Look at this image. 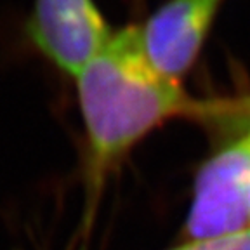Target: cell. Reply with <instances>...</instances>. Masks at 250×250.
I'll return each mask as SVG.
<instances>
[{"mask_svg":"<svg viewBox=\"0 0 250 250\" xmlns=\"http://www.w3.org/2000/svg\"><path fill=\"white\" fill-rule=\"evenodd\" d=\"M85 136L89 195L153 130L174 118L208 117L215 109L196 101L183 83L162 77L146 61L136 24L115 30L108 45L73 78Z\"/></svg>","mask_w":250,"mask_h":250,"instance_id":"obj_1","label":"cell"},{"mask_svg":"<svg viewBox=\"0 0 250 250\" xmlns=\"http://www.w3.org/2000/svg\"><path fill=\"white\" fill-rule=\"evenodd\" d=\"M167 250H196V249H195V243L186 240L184 243H179V245L172 247V249H167Z\"/></svg>","mask_w":250,"mask_h":250,"instance_id":"obj_6","label":"cell"},{"mask_svg":"<svg viewBox=\"0 0 250 250\" xmlns=\"http://www.w3.org/2000/svg\"><path fill=\"white\" fill-rule=\"evenodd\" d=\"M196 250H250V226L207 240H189Z\"/></svg>","mask_w":250,"mask_h":250,"instance_id":"obj_5","label":"cell"},{"mask_svg":"<svg viewBox=\"0 0 250 250\" xmlns=\"http://www.w3.org/2000/svg\"><path fill=\"white\" fill-rule=\"evenodd\" d=\"M223 0H167L136 24L146 61L162 77L183 83L198 59Z\"/></svg>","mask_w":250,"mask_h":250,"instance_id":"obj_4","label":"cell"},{"mask_svg":"<svg viewBox=\"0 0 250 250\" xmlns=\"http://www.w3.org/2000/svg\"><path fill=\"white\" fill-rule=\"evenodd\" d=\"M249 224H250V189H249Z\"/></svg>","mask_w":250,"mask_h":250,"instance_id":"obj_7","label":"cell"},{"mask_svg":"<svg viewBox=\"0 0 250 250\" xmlns=\"http://www.w3.org/2000/svg\"><path fill=\"white\" fill-rule=\"evenodd\" d=\"M250 130L200 165L184 223L186 240H207L249 224Z\"/></svg>","mask_w":250,"mask_h":250,"instance_id":"obj_2","label":"cell"},{"mask_svg":"<svg viewBox=\"0 0 250 250\" xmlns=\"http://www.w3.org/2000/svg\"><path fill=\"white\" fill-rule=\"evenodd\" d=\"M24 31L30 45L70 78L77 77L115 33L96 0H33Z\"/></svg>","mask_w":250,"mask_h":250,"instance_id":"obj_3","label":"cell"}]
</instances>
